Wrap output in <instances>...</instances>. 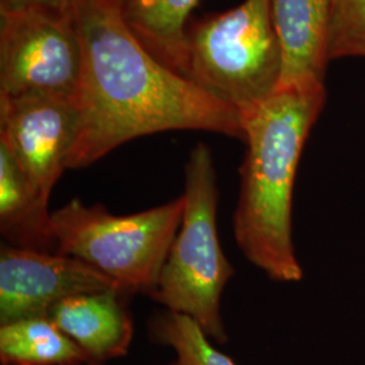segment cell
<instances>
[{
	"instance_id": "cell-16",
	"label": "cell",
	"mask_w": 365,
	"mask_h": 365,
	"mask_svg": "<svg viewBox=\"0 0 365 365\" xmlns=\"http://www.w3.org/2000/svg\"><path fill=\"white\" fill-rule=\"evenodd\" d=\"M69 0H0V13L39 9L66 14Z\"/></svg>"
},
{
	"instance_id": "cell-17",
	"label": "cell",
	"mask_w": 365,
	"mask_h": 365,
	"mask_svg": "<svg viewBox=\"0 0 365 365\" xmlns=\"http://www.w3.org/2000/svg\"><path fill=\"white\" fill-rule=\"evenodd\" d=\"M113 4H115V6H118L119 9H122L123 7V4L128 1V0H110Z\"/></svg>"
},
{
	"instance_id": "cell-4",
	"label": "cell",
	"mask_w": 365,
	"mask_h": 365,
	"mask_svg": "<svg viewBox=\"0 0 365 365\" xmlns=\"http://www.w3.org/2000/svg\"><path fill=\"white\" fill-rule=\"evenodd\" d=\"M282 73L269 0H245L187 29L182 75L242 117L279 90Z\"/></svg>"
},
{
	"instance_id": "cell-8",
	"label": "cell",
	"mask_w": 365,
	"mask_h": 365,
	"mask_svg": "<svg viewBox=\"0 0 365 365\" xmlns=\"http://www.w3.org/2000/svg\"><path fill=\"white\" fill-rule=\"evenodd\" d=\"M123 291L84 261L49 252L3 245L0 252V325L48 318L61 300L92 292Z\"/></svg>"
},
{
	"instance_id": "cell-18",
	"label": "cell",
	"mask_w": 365,
	"mask_h": 365,
	"mask_svg": "<svg viewBox=\"0 0 365 365\" xmlns=\"http://www.w3.org/2000/svg\"><path fill=\"white\" fill-rule=\"evenodd\" d=\"M170 365H185V364H184V363H182V361H180V360H178V359H176V361H173V363H170Z\"/></svg>"
},
{
	"instance_id": "cell-13",
	"label": "cell",
	"mask_w": 365,
	"mask_h": 365,
	"mask_svg": "<svg viewBox=\"0 0 365 365\" xmlns=\"http://www.w3.org/2000/svg\"><path fill=\"white\" fill-rule=\"evenodd\" d=\"M1 365H91L88 356L49 318L0 325Z\"/></svg>"
},
{
	"instance_id": "cell-3",
	"label": "cell",
	"mask_w": 365,
	"mask_h": 365,
	"mask_svg": "<svg viewBox=\"0 0 365 365\" xmlns=\"http://www.w3.org/2000/svg\"><path fill=\"white\" fill-rule=\"evenodd\" d=\"M184 212L168 257L149 297L167 312L191 318L210 339L225 344L221 299L235 268L217 232L218 187L209 146L199 143L185 163Z\"/></svg>"
},
{
	"instance_id": "cell-7",
	"label": "cell",
	"mask_w": 365,
	"mask_h": 365,
	"mask_svg": "<svg viewBox=\"0 0 365 365\" xmlns=\"http://www.w3.org/2000/svg\"><path fill=\"white\" fill-rule=\"evenodd\" d=\"M78 126L73 98H0V143L7 146L31 188L46 202L68 170Z\"/></svg>"
},
{
	"instance_id": "cell-11",
	"label": "cell",
	"mask_w": 365,
	"mask_h": 365,
	"mask_svg": "<svg viewBox=\"0 0 365 365\" xmlns=\"http://www.w3.org/2000/svg\"><path fill=\"white\" fill-rule=\"evenodd\" d=\"M0 232L15 248L57 253L49 202L31 188L7 146L0 143Z\"/></svg>"
},
{
	"instance_id": "cell-5",
	"label": "cell",
	"mask_w": 365,
	"mask_h": 365,
	"mask_svg": "<svg viewBox=\"0 0 365 365\" xmlns=\"http://www.w3.org/2000/svg\"><path fill=\"white\" fill-rule=\"evenodd\" d=\"M184 195L130 215L75 197L52 212L57 253L75 257L114 280L125 295L156 288L182 225Z\"/></svg>"
},
{
	"instance_id": "cell-14",
	"label": "cell",
	"mask_w": 365,
	"mask_h": 365,
	"mask_svg": "<svg viewBox=\"0 0 365 365\" xmlns=\"http://www.w3.org/2000/svg\"><path fill=\"white\" fill-rule=\"evenodd\" d=\"M150 336L158 344L170 346L178 360L185 365H237L212 346L211 339L191 318L182 314L155 315L149 325Z\"/></svg>"
},
{
	"instance_id": "cell-2",
	"label": "cell",
	"mask_w": 365,
	"mask_h": 365,
	"mask_svg": "<svg viewBox=\"0 0 365 365\" xmlns=\"http://www.w3.org/2000/svg\"><path fill=\"white\" fill-rule=\"evenodd\" d=\"M325 101L324 84L280 87L242 117L247 152L233 233L249 262L279 283L303 277L292 241V195L303 148Z\"/></svg>"
},
{
	"instance_id": "cell-10",
	"label": "cell",
	"mask_w": 365,
	"mask_h": 365,
	"mask_svg": "<svg viewBox=\"0 0 365 365\" xmlns=\"http://www.w3.org/2000/svg\"><path fill=\"white\" fill-rule=\"evenodd\" d=\"M283 53L280 87L324 84L329 0H269Z\"/></svg>"
},
{
	"instance_id": "cell-6",
	"label": "cell",
	"mask_w": 365,
	"mask_h": 365,
	"mask_svg": "<svg viewBox=\"0 0 365 365\" xmlns=\"http://www.w3.org/2000/svg\"><path fill=\"white\" fill-rule=\"evenodd\" d=\"M81 66V43L66 13H0V98H73Z\"/></svg>"
},
{
	"instance_id": "cell-1",
	"label": "cell",
	"mask_w": 365,
	"mask_h": 365,
	"mask_svg": "<svg viewBox=\"0 0 365 365\" xmlns=\"http://www.w3.org/2000/svg\"><path fill=\"white\" fill-rule=\"evenodd\" d=\"M83 66L78 138L68 168L88 167L134 138L200 130L244 140L242 115L146 49L110 0H69Z\"/></svg>"
},
{
	"instance_id": "cell-15",
	"label": "cell",
	"mask_w": 365,
	"mask_h": 365,
	"mask_svg": "<svg viewBox=\"0 0 365 365\" xmlns=\"http://www.w3.org/2000/svg\"><path fill=\"white\" fill-rule=\"evenodd\" d=\"M327 54L365 57V0H329Z\"/></svg>"
},
{
	"instance_id": "cell-9",
	"label": "cell",
	"mask_w": 365,
	"mask_h": 365,
	"mask_svg": "<svg viewBox=\"0 0 365 365\" xmlns=\"http://www.w3.org/2000/svg\"><path fill=\"white\" fill-rule=\"evenodd\" d=\"M117 291L92 292L58 302L49 319L88 356L91 365L128 354L134 325Z\"/></svg>"
},
{
	"instance_id": "cell-12",
	"label": "cell",
	"mask_w": 365,
	"mask_h": 365,
	"mask_svg": "<svg viewBox=\"0 0 365 365\" xmlns=\"http://www.w3.org/2000/svg\"><path fill=\"white\" fill-rule=\"evenodd\" d=\"M200 0H128L122 14L134 34L157 58L182 73L187 21Z\"/></svg>"
}]
</instances>
